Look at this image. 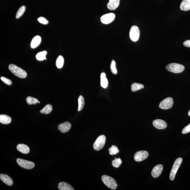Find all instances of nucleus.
<instances>
[{"mask_svg": "<svg viewBox=\"0 0 190 190\" xmlns=\"http://www.w3.org/2000/svg\"><path fill=\"white\" fill-rule=\"evenodd\" d=\"M9 69L13 74L20 78H25L27 76V74L25 70L14 64H10Z\"/></svg>", "mask_w": 190, "mask_h": 190, "instance_id": "1", "label": "nucleus"}, {"mask_svg": "<svg viewBox=\"0 0 190 190\" xmlns=\"http://www.w3.org/2000/svg\"><path fill=\"white\" fill-rule=\"evenodd\" d=\"M102 181L105 185L110 189L115 190L117 187V184L113 178L106 175H104L101 177Z\"/></svg>", "mask_w": 190, "mask_h": 190, "instance_id": "2", "label": "nucleus"}, {"mask_svg": "<svg viewBox=\"0 0 190 190\" xmlns=\"http://www.w3.org/2000/svg\"><path fill=\"white\" fill-rule=\"evenodd\" d=\"M166 69L168 71L175 73H179L184 71L185 68L183 65L176 63H171L167 65Z\"/></svg>", "mask_w": 190, "mask_h": 190, "instance_id": "3", "label": "nucleus"}, {"mask_svg": "<svg viewBox=\"0 0 190 190\" xmlns=\"http://www.w3.org/2000/svg\"><path fill=\"white\" fill-rule=\"evenodd\" d=\"M182 160V158L181 157L178 158L175 160L170 174L169 178L171 180L173 181L174 180L175 175L181 165Z\"/></svg>", "mask_w": 190, "mask_h": 190, "instance_id": "4", "label": "nucleus"}, {"mask_svg": "<svg viewBox=\"0 0 190 190\" xmlns=\"http://www.w3.org/2000/svg\"><path fill=\"white\" fill-rule=\"evenodd\" d=\"M106 137L104 135H101L97 138L93 144V148L95 150L99 151L101 150L105 144Z\"/></svg>", "mask_w": 190, "mask_h": 190, "instance_id": "5", "label": "nucleus"}, {"mask_svg": "<svg viewBox=\"0 0 190 190\" xmlns=\"http://www.w3.org/2000/svg\"><path fill=\"white\" fill-rule=\"evenodd\" d=\"M18 165L24 169H31L35 167L34 162L26 160L22 158H18L16 160Z\"/></svg>", "mask_w": 190, "mask_h": 190, "instance_id": "6", "label": "nucleus"}, {"mask_svg": "<svg viewBox=\"0 0 190 190\" xmlns=\"http://www.w3.org/2000/svg\"><path fill=\"white\" fill-rule=\"evenodd\" d=\"M174 102L171 97H168L164 99L160 103L159 107L163 110H168L172 108Z\"/></svg>", "mask_w": 190, "mask_h": 190, "instance_id": "7", "label": "nucleus"}, {"mask_svg": "<svg viewBox=\"0 0 190 190\" xmlns=\"http://www.w3.org/2000/svg\"><path fill=\"white\" fill-rule=\"evenodd\" d=\"M140 31L138 27L136 25L133 26L131 27L130 31V37L131 40L134 42H136L139 39Z\"/></svg>", "mask_w": 190, "mask_h": 190, "instance_id": "8", "label": "nucleus"}, {"mask_svg": "<svg viewBox=\"0 0 190 190\" xmlns=\"http://www.w3.org/2000/svg\"><path fill=\"white\" fill-rule=\"evenodd\" d=\"M149 153L146 151H138L134 155V159L136 162H141L148 157Z\"/></svg>", "mask_w": 190, "mask_h": 190, "instance_id": "9", "label": "nucleus"}, {"mask_svg": "<svg viewBox=\"0 0 190 190\" xmlns=\"http://www.w3.org/2000/svg\"><path fill=\"white\" fill-rule=\"evenodd\" d=\"M115 14L112 13L104 14L101 17L100 21L103 23L108 24L112 22L115 20Z\"/></svg>", "mask_w": 190, "mask_h": 190, "instance_id": "10", "label": "nucleus"}, {"mask_svg": "<svg viewBox=\"0 0 190 190\" xmlns=\"http://www.w3.org/2000/svg\"><path fill=\"white\" fill-rule=\"evenodd\" d=\"M153 125L158 129H163L167 128V124L161 119H156L153 122Z\"/></svg>", "mask_w": 190, "mask_h": 190, "instance_id": "11", "label": "nucleus"}, {"mask_svg": "<svg viewBox=\"0 0 190 190\" xmlns=\"http://www.w3.org/2000/svg\"><path fill=\"white\" fill-rule=\"evenodd\" d=\"M163 170V166L162 165H158L153 169L152 171V175L153 178H157L161 174Z\"/></svg>", "mask_w": 190, "mask_h": 190, "instance_id": "12", "label": "nucleus"}, {"mask_svg": "<svg viewBox=\"0 0 190 190\" xmlns=\"http://www.w3.org/2000/svg\"><path fill=\"white\" fill-rule=\"evenodd\" d=\"M71 124L69 122H65L61 124L58 126V129L60 131L63 133L67 132L71 128Z\"/></svg>", "mask_w": 190, "mask_h": 190, "instance_id": "13", "label": "nucleus"}, {"mask_svg": "<svg viewBox=\"0 0 190 190\" xmlns=\"http://www.w3.org/2000/svg\"><path fill=\"white\" fill-rule=\"evenodd\" d=\"M120 0H109L107 7L110 10H115L119 6Z\"/></svg>", "mask_w": 190, "mask_h": 190, "instance_id": "14", "label": "nucleus"}, {"mask_svg": "<svg viewBox=\"0 0 190 190\" xmlns=\"http://www.w3.org/2000/svg\"><path fill=\"white\" fill-rule=\"evenodd\" d=\"M0 178L1 180L7 185L11 186L13 184V181L12 179L8 175L5 174L0 175Z\"/></svg>", "mask_w": 190, "mask_h": 190, "instance_id": "15", "label": "nucleus"}, {"mask_svg": "<svg viewBox=\"0 0 190 190\" xmlns=\"http://www.w3.org/2000/svg\"><path fill=\"white\" fill-rule=\"evenodd\" d=\"M17 149L19 152L24 154H27L30 152L29 147L23 144H18L17 146Z\"/></svg>", "mask_w": 190, "mask_h": 190, "instance_id": "16", "label": "nucleus"}, {"mask_svg": "<svg viewBox=\"0 0 190 190\" xmlns=\"http://www.w3.org/2000/svg\"><path fill=\"white\" fill-rule=\"evenodd\" d=\"M58 187L60 190H74L71 184L65 182H61L59 183Z\"/></svg>", "mask_w": 190, "mask_h": 190, "instance_id": "17", "label": "nucleus"}, {"mask_svg": "<svg viewBox=\"0 0 190 190\" xmlns=\"http://www.w3.org/2000/svg\"><path fill=\"white\" fill-rule=\"evenodd\" d=\"M41 38L40 36H36L33 39L31 43V47L35 48L37 47L41 42Z\"/></svg>", "mask_w": 190, "mask_h": 190, "instance_id": "18", "label": "nucleus"}, {"mask_svg": "<svg viewBox=\"0 0 190 190\" xmlns=\"http://www.w3.org/2000/svg\"><path fill=\"white\" fill-rule=\"evenodd\" d=\"M182 10L187 11L190 10V0H183L180 5Z\"/></svg>", "mask_w": 190, "mask_h": 190, "instance_id": "19", "label": "nucleus"}, {"mask_svg": "<svg viewBox=\"0 0 190 190\" xmlns=\"http://www.w3.org/2000/svg\"><path fill=\"white\" fill-rule=\"evenodd\" d=\"M12 121V118L6 114H1L0 115V122L3 124H8Z\"/></svg>", "mask_w": 190, "mask_h": 190, "instance_id": "20", "label": "nucleus"}, {"mask_svg": "<svg viewBox=\"0 0 190 190\" xmlns=\"http://www.w3.org/2000/svg\"><path fill=\"white\" fill-rule=\"evenodd\" d=\"M106 74L104 73L101 74V85L102 87L106 88L108 87V82L106 77Z\"/></svg>", "mask_w": 190, "mask_h": 190, "instance_id": "21", "label": "nucleus"}, {"mask_svg": "<svg viewBox=\"0 0 190 190\" xmlns=\"http://www.w3.org/2000/svg\"><path fill=\"white\" fill-rule=\"evenodd\" d=\"M53 110L52 106L51 105L48 104L40 111V113L44 114H48L50 113Z\"/></svg>", "mask_w": 190, "mask_h": 190, "instance_id": "22", "label": "nucleus"}, {"mask_svg": "<svg viewBox=\"0 0 190 190\" xmlns=\"http://www.w3.org/2000/svg\"><path fill=\"white\" fill-rule=\"evenodd\" d=\"M144 88L143 85L141 84L134 83L131 86V89L133 92H136L138 90L143 89Z\"/></svg>", "mask_w": 190, "mask_h": 190, "instance_id": "23", "label": "nucleus"}, {"mask_svg": "<svg viewBox=\"0 0 190 190\" xmlns=\"http://www.w3.org/2000/svg\"><path fill=\"white\" fill-rule=\"evenodd\" d=\"M47 51H46L39 52L36 55V57L37 60L40 61L46 60V55L47 54Z\"/></svg>", "mask_w": 190, "mask_h": 190, "instance_id": "24", "label": "nucleus"}, {"mask_svg": "<svg viewBox=\"0 0 190 190\" xmlns=\"http://www.w3.org/2000/svg\"><path fill=\"white\" fill-rule=\"evenodd\" d=\"M64 63V60L63 57L60 55L57 58L56 60V64L57 68L61 69L63 66Z\"/></svg>", "mask_w": 190, "mask_h": 190, "instance_id": "25", "label": "nucleus"}, {"mask_svg": "<svg viewBox=\"0 0 190 190\" xmlns=\"http://www.w3.org/2000/svg\"><path fill=\"white\" fill-rule=\"evenodd\" d=\"M78 111H80L84 108L85 105V99L84 97L82 95L79 97L78 99Z\"/></svg>", "mask_w": 190, "mask_h": 190, "instance_id": "26", "label": "nucleus"}, {"mask_svg": "<svg viewBox=\"0 0 190 190\" xmlns=\"http://www.w3.org/2000/svg\"><path fill=\"white\" fill-rule=\"evenodd\" d=\"M108 151L109 152L110 154L112 155L117 154L119 152L117 147L114 145H112L110 148L109 149Z\"/></svg>", "mask_w": 190, "mask_h": 190, "instance_id": "27", "label": "nucleus"}, {"mask_svg": "<svg viewBox=\"0 0 190 190\" xmlns=\"http://www.w3.org/2000/svg\"><path fill=\"white\" fill-rule=\"evenodd\" d=\"M27 103L29 105L36 104L38 102V100L34 98L31 97H28L26 99Z\"/></svg>", "mask_w": 190, "mask_h": 190, "instance_id": "28", "label": "nucleus"}, {"mask_svg": "<svg viewBox=\"0 0 190 190\" xmlns=\"http://www.w3.org/2000/svg\"><path fill=\"white\" fill-rule=\"evenodd\" d=\"M26 10V7L25 6H22L20 7L17 12L16 18L18 19L21 17L24 14Z\"/></svg>", "mask_w": 190, "mask_h": 190, "instance_id": "29", "label": "nucleus"}, {"mask_svg": "<svg viewBox=\"0 0 190 190\" xmlns=\"http://www.w3.org/2000/svg\"><path fill=\"white\" fill-rule=\"evenodd\" d=\"M122 163V160L120 158H116L112 162V165L113 166L118 168L119 167Z\"/></svg>", "mask_w": 190, "mask_h": 190, "instance_id": "30", "label": "nucleus"}, {"mask_svg": "<svg viewBox=\"0 0 190 190\" xmlns=\"http://www.w3.org/2000/svg\"><path fill=\"white\" fill-rule=\"evenodd\" d=\"M110 68L112 72L113 73V74H117V71L116 68V62L114 60H112V61L111 64Z\"/></svg>", "mask_w": 190, "mask_h": 190, "instance_id": "31", "label": "nucleus"}, {"mask_svg": "<svg viewBox=\"0 0 190 190\" xmlns=\"http://www.w3.org/2000/svg\"><path fill=\"white\" fill-rule=\"evenodd\" d=\"M1 80L3 82H4L5 84L9 85H10L12 84V81L10 80V79L6 78V77H1Z\"/></svg>", "mask_w": 190, "mask_h": 190, "instance_id": "32", "label": "nucleus"}, {"mask_svg": "<svg viewBox=\"0 0 190 190\" xmlns=\"http://www.w3.org/2000/svg\"><path fill=\"white\" fill-rule=\"evenodd\" d=\"M38 21L40 23L44 25H47L48 23L49 22L45 18L43 17H40L38 18Z\"/></svg>", "mask_w": 190, "mask_h": 190, "instance_id": "33", "label": "nucleus"}, {"mask_svg": "<svg viewBox=\"0 0 190 190\" xmlns=\"http://www.w3.org/2000/svg\"><path fill=\"white\" fill-rule=\"evenodd\" d=\"M190 132V123L187 126L184 127L182 130V133L183 134H185L188 133Z\"/></svg>", "mask_w": 190, "mask_h": 190, "instance_id": "34", "label": "nucleus"}, {"mask_svg": "<svg viewBox=\"0 0 190 190\" xmlns=\"http://www.w3.org/2000/svg\"><path fill=\"white\" fill-rule=\"evenodd\" d=\"M183 45L186 47L190 48V40H186L184 41Z\"/></svg>", "mask_w": 190, "mask_h": 190, "instance_id": "35", "label": "nucleus"}, {"mask_svg": "<svg viewBox=\"0 0 190 190\" xmlns=\"http://www.w3.org/2000/svg\"><path fill=\"white\" fill-rule=\"evenodd\" d=\"M188 114L190 116V110L189 111V112H188Z\"/></svg>", "mask_w": 190, "mask_h": 190, "instance_id": "36", "label": "nucleus"}, {"mask_svg": "<svg viewBox=\"0 0 190 190\" xmlns=\"http://www.w3.org/2000/svg\"><path fill=\"white\" fill-rule=\"evenodd\" d=\"M38 103H40V101H38Z\"/></svg>", "mask_w": 190, "mask_h": 190, "instance_id": "37", "label": "nucleus"}]
</instances>
